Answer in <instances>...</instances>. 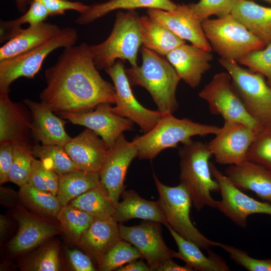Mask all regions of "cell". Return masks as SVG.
<instances>
[{"label": "cell", "mask_w": 271, "mask_h": 271, "mask_svg": "<svg viewBox=\"0 0 271 271\" xmlns=\"http://www.w3.org/2000/svg\"><path fill=\"white\" fill-rule=\"evenodd\" d=\"M45 78L39 97L54 112H86L101 103H115L114 86L101 76L86 43L64 48Z\"/></svg>", "instance_id": "1"}, {"label": "cell", "mask_w": 271, "mask_h": 271, "mask_svg": "<svg viewBox=\"0 0 271 271\" xmlns=\"http://www.w3.org/2000/svg\"><path fill=\"white\" fill-rule=\"evenodd\" d=\"M141 53L142 65L125 69L130 86L146 89L163 115L173 113L178 107L176 93L181 79L162 55L143 46Z\"/></svg>", "instance_id": "2"}, {"label": "cell", "mask_w": 271, "mask_h": 271, "mask_svg": "<svg viewBox=\"0 0 271 271\" xmlns=\"http://www.w3.org/2000/svg\"><path fill=\"white\" fill-rule=\"evenodd\" d=\"M178 154L180 184L189 192L195 208H216L211 193L219 191V186L211 174L209 160L212 155L207 144L191 139L179 148Z\"/></svg>", "instance_id": "3"}, {"label": "cell", "mask_w": 271, "mask_h": 271, "mask_svg": "<svg viewBox=\"0 0 271 271\" xmlns=\"http://www.w3.org/2000/svg\"><path fill=\"white\" fill-rule=\"evenodd\" d=\"M220 127L196 122L187 118H178L173 113L163 114L149 132L137 136L132 141L138 149L141 160H152L163 150L177 148L194 136L216 134Z\"/></svg>", "instance_id": "4"}, {"label": "cell", "mask_w": 271, "mask_h": 271, "mask_svg": "<svg viewBox=\"0 0 271 271\" xmlns=\"http://www.w3.org/2000/svg\"><path fill=\"white\" fill-rule=\"evenodd\" d=\"M139 15L135 10L118 11L113 29L103 42L90 45L98 70L106 69L118 60L137 65V56L142 44L139 27Z\"/></svg>", "instance_id": "5"}, {"label": "cell", "mask_w": 271, "mask_h": 271, "mask_svg": "<svg viewBox=\"0 0 271 271\" xmlns=\"http://www.w3.org/2000/svg\"><path fill=\"white\" fill-rule=\"evenodd\" d=\"M206 39L221 58L238 61L266 44L249 32L231 15L202 23Z\"/></svg>", "instance_id": "6"}, {"label": "cell", "mask_w": 271, "mask_h": 271, "mask_svg": "<svg viewBox=\"0 0 271 271\" xmlns=\"http://www.w3.org/2000/svg\"><path fill=\"white\" fill-rule=\"evenodd\" d=\"M218 61L250 115L262 127L271 126V86L264 76L243 68L237 61L221 58Z\"/></svg>", "instance_id": "7"}, {"label": "cell", "mask_w": 271, "mask_h": 271, "mask_svg": "<svg viewBox=\"0 0 271 271\" xmlns=\"http://www.w3.org/2000/svg\"><path fill=\"white\" fill-rule=\"evenodd\" d=\"M153 177L159 194L157 201L168 224L200 248L207 250L218 246V242L207 238L192 223L190 217L192 201L185 187L180 183L175 187L167 186L159 180L155 173Z\"/></svg>", "instance_id": "8"}, {"label": "cell", "mask_w": 271, "mask_h": 271, "mask_svg": "<svg viewBox=\"0 0 271 271\" xmlns=\"http://www.w3.org/2000/svg\"><path fill=\"white\" fill-rule=\"evenodd\" d=\"M78 39L76 29L67 27L37 47L16 57L0 61V92L10 91L11 84L18 78H33L52 52L60 48L75 45Z\"/></svg>", "instance_id": "9"}, {"label": "cell", "mask_w": 271, "mask_h": 271, "mask_svg": "<svg viewBox=\"0 0 271 271\" xmlns=\"http://www.w3.org/2000/svg\"><path fill=\"white\" fill-rule=\"evenodd\" d=\"M198 94L207 102L210 112L221 116L224 120L241 122L258 130L263 128L247 112L228 72L214 75Z\"/></svg>", "instance_id": "10"}, {"label": "cell", "mask_w": 271, "mask_h": 271, "mask_svg": "<svg viewBox=\"0 0 271 271\" xmlns=\"http://www.w3.org/2000/svg\"><path fill=\"white\" fill-rule=\"evenodd\" d=\"M104 70L111 78L115 91L116 105L112 107L113 112L138 124L144 133L150 131L163 114L158 110L145 107L138 101L126 76L122 60H117Z\"/></svg>", "instance_id": "11"}, {"label": "cell", "mask_w": 271, "mask_h": 271, "mask_svg": "<svg viewBox=\"0 0 271 271\" xmlns=\"http://www.w3.org/2000/svg\"><path fill=\"white\" fill-rule=\"evenodd\" d=\"M212 175L219 186L221 199L215 201L216 208L236 225L245 228L248 217L254 214L271 215V204L244 194L230 179L210 163Z\"/></svg>", "instance_id": "12"}, {"label": "cell", "mask_w": 271, "mask_h": 271, "mask_svg": "<svg viewBox=\"0 0 271 271\" xmlns=\"http://www.w3.org/2000/svg\"><path fill=\"white\" fill-rule=\"evenodd\" d=\"M215 137L208 144L216 163L239 165L247 160V154L259 131L244 123L224 120Z\"/></svg>", "instance_id": "13"}, {"label": "cell", "mask_w": 271, "mask_h": 271, "mask_svg": "<svg viewBox=\"0 0 271 271\" xmlns=\"http://www.w3.org/2000/svg\"><path fill=\"white\" fill-rule=\"evenodd\" d=\"M138 149L132 142L121 134L109 148L104 163L99 172L100 184L108 197L116 205L124 191V182L128 168L138 157Z\"/></svg>", "instance_id": "14"}, {"label": "cell", "mask_w": 271, "mask_h": 271, "mask_svg": "<svg viewBox=\"0 0 271 271\" xmlns=\"http://www.w3.org/2000/svg\"><path fill=\"white\" fill-rule=\"evenodd\" d=\"M122 239L133 245L142 254L152 270L169 258H176V251L169 248L163 238L160 223L150 221L126 226L119 224Z\"/></svg>", "instance_id": "15"}, {"label": "cell", "mask_w": 271, "mask_h": 271, "mask_svg": "<svg viewBox=\"0 0 271 271\" xmlns=\"http://www.w3.org/2000/svg\"><path fill=\"white\" fill-rule=\"evenodd\" d=\"M111 104H99L92 110L83 112H59L64 119L83 125L99 136L109 148L126 130H131L133 122L114 113Z\"/></svg>", "instance_id": "16"}, {"label": "cell", "mask_w": 271, "mask_h": 271, "mask_svg": "<svg viewBox=\"0 0 271 271\" xmlns=\"http://www.w3.org/2000/svg\"><path fill=\"white\" fill-rule=\"evenodd\" d=\"M147 14L182 39L212 52V49L203 29L202 22L195 15L189 5L178 4L172 11L148 9Z\"/></svg>", "instance_id": "17"}, {"label": "cell", "mask_w": 271, "mask_h": 271, "mask_svg": "<svg viewBox=\"0 0 271 271\" xmlns=\"http://www.w3.org/2000/svg\"><path fill=\"white\" fill-rule=\"evenodd\" d=\"M181 80L191 88L197 87L202 76L211 67V51L185 43L177 47L166 55Z\"/></svg>", "instance_id": "18"}, {"label": "cell", "mask_w": 271, "mask_h": 271, "mask_svg": "<svg viewBox=\"0 0 271 271\" xmlns=\"http://www.w3.org/2000/svg\"><path fill=\"white\" fill-rule=\"evenodd\" d=\"M64 148L78 169L97 173H99L109 149L105 142L88 128L72 138Z\"/></svg>", "instance_id": "19"}, {"label": "cell", "mask_w": 271, "mask_h": 271, "mask_svg": "<svg viewBox=\"0 0 271 271\" xmlns=\"http://www.w3.org/2000/svg\"><path fill=\"white\" fill-rule=\"evenodd\" d=\"M24 103L31 112L32 132L42 145L64 147L71 140L65 129L67 121L54 114L47 104L28 99Z\"/></svg>", "instance_id": "20"}, {"label": "cell", "mask_w": 271, "mask_h": 271, "mask_svg": "<svg viewBox=\"0 0 271 271\" xmlns=\"http://www.w3.org/2000/svg\"><path fill=\"white\" fill-rule=\"evenodd\" d=\"M32 116L22 105L13 102L8 92H0V144L28 143Z\"/></svg>", "instance_id": "21"}, {"label": "cell", "mask_w": 271, "mask_h": 271, "mask_svg": "<svg viewBox=\"0 0 271 271\" xmlns=\"http://www.w3.org/2000/svg\"><path fill=\"white\" fill-rule=\"evenodd\" d=\"M225 175L242 191H251L265 202L271 203V171L246 160L239 165H229Z\"/></svg>", "instance_id": "22"}, {"label": "cell", "mask_w": 271, "mask_h": 271, "mask_svg": "<svg viewBox=\"0 0 271 271\" xmlns=\"http://www.w3.org/2000/svg\"><path fill=\"white\" fill-rule=\"evenodd\" d=\"M57 25L44 22L29 26L7 41L0 48V61L28 51L56 36L61 31Z\"/></svg>", "instance_id": "23"}, {"label": "cell", "mask_w": 271, "mask_h": 271, "mask_svg": "<svg viewBox=\"0 0 271 271\" xmlns=\"http://www.w3.org/2000/svg\"><path fill=\"white\" fill-rule=\"evenodd\" d=\"M121 239L119 225L111 217L103 220L94 219L79 242L99 263L103 256Z\"/></svg>", "instance_id": "24"}, {"label": "cell", "mask_w": 271, "mask_h": 271, "mask_svg": "<svg viewBox=\"0 0 271 271\" xmlns=\"http://www.w3.org/2000/svg\"><path fill=\"white\" fill-rule=\"evenodd\" d=\"M121 195L122 200L115 205L112 215L117 222L139 218L164 225L168 224L158 201L146 200L133 190H124Z\"/></svg>", "instance_id": "25"}, {"label": "cell", "mask_w": 271, "mask_h": 271, "mask_svg": "<svg viewBox=\"0 0 271 271\" xmlns=\"http://www.w3.org/2000/svg\"><path fill=\"white\" fill-rule=\"evenodd\" d=\"M19 230L9 244L13 253L29 250L59 232V228L27 215L17 217Z\"/></svg>", "instance_id": "26"}, {"label": "cell", "mask_w": 271, "mask_h": 271, "mask_svg": "<svg viewBox=\"0 0 271 271\" xmlns=\"http://www.w3.org/2000/svg\"><path fill=\"white\" fill-rule=\"evenodd\" d=\"M178 247L176 258H179L194 270L228 271L230 268L225 261L210 248L205 256L197 245L187 240L173 230L168 224L166 225Z\"/></svg>", "instance_id": "27"}, {"label": "cell", "mask_w": 271, "mask_h": 271, "mask_svg": "<svg viewBox=\"0 0 271 271\" xmlns=\"http://www.w3.org/2000/svg\"><path fill=\"white\" fill-rule=\"evenodd\" d=\"M231 15L266 45L271 42V7L238 0Z\"/></svg>", "instance_id": "28"}, {"label": "cell", "mask_w": 271, "mask_h": 271, "mask_svg": "<svg viewBox=\"0 0 271 271\" xmlns=\"http://www.w3.org/2000/svg\"><path fill=\"white\" fill-rule=\"evenodd\" d=\"M176 4L171 0H108L106 2L89 5L83 13L80 14L75 23L78 25L90 24L115 10H135L145 8L172 11Z\"/></svg>", "instance_id": "29"}, {"label": "cell", "mask_w": 271, "mask_h": 271, "mask_svg": "<svg viewBox=\"0 0 271 271\" xmlns=\"http://www.w3.org/2000/svg\"><path fill=\"white\" fill-rule=\"evenodd\" d=\"M139 27L143 46L162 56L185 43V40L148 15L140 16Z\"/></svg>", "instance_id": "30"}, {"label": "cell", "mask_w": 271, "mask_h": 271, "mask_svg": "<svg viewBox=\"0 0 271 271\" xmlns=\"http://www.w3.org/2000/svg\"><path fill=\"white\" fill-rule=\"evenodd\" d=\"M100 184L99 173L76 170L59 175L57 197L62 206Z\"/></svg>", "instance_id": "31"}, {"label": "cell", "mask_w": 271, "mask_h": 271, "mask_svg": "<svg viewBox=\"0 0 271 271\" xmlns=\"http://www.w3.org/2000/svg\"><path fill=\"white\" fill-rule=\"evenodd\" d=\"M70 204L91 215L95 219L112 217L114 204L99 184L72 200Z\"/></svg>", "instance_id": "32"}, {"label": "cell", "mask_w": 271, "mask_h": 271, "mask_svg": "<svg viewBox=\"0 0 271 271\" xmlns=\"http://www.w3.org/2000/svg\"><path fill=\"white\" fill-rule=\"evenodd\" d=\"M47 10L40 0H34L28 10L20 17L9 21H0V42L4 43L17 34L22 29L21 26L39 24L45 21L49 16Z\"/></svg>", "instance_id": "33"}, {"label": "cell", "mask_w": 271, "mask_h": 271, "mask_svg": "<svg viewBox=\"0 0 271 271\" xmlns=\"http://www.w3.org/2000/svg\"><path fill=\"white\" fill-rule=\"evenodd\" d=\"M19 196L31 209L46 215L57 216L62 207L56 196L38 189L28 183L20 187Z\"/></svg>", "instance_id": "34"}, {"label": "cell", "mask_w": 271, "mask_h": 271, "mask_svg": "<svg viewBox=\"0 0 271 271\" xmlns=\"http://www.w3.org/2000/svg\"><path fill=\"white\" fill-rule=\"evenodd\" d=\"M33 153L46 168L54 170L59 175L78 169L64 147L36 144L33 147Z\"/></svg>", "instance_id": "35"}, {"label": "cell", "mask_w": 271, "mask_h": 271, "mask_svg": "<svg viewBox=\"0 0 271 271\" xmlns=\"http://www.w3.org/2000/svg\"><path fill=\"white\" fill-rule=\"evenodd\" d=\"M13 146V161L9 179L20 187L28 183L34 158L33 147L28 143H16Z\"/></svg>", "instance_id": "36"}, {"label": "cell", "mask_w": 271, "mask_h": 271, "mask_svg": "<svg viewBox=\"0 0 271 271\" xmlns=\"http://www.w3.org/2000/svg\"><path fill=\"white\" fill-rule=\"evenodd\" d=\"M56 217L67 234L75 241H79L95 219L90 214L70 204L62 206Z\"/></svg>", "instance_id": "37"}, {"label": "cell", "mask_w": 271, "mask_h": 271, "mask_svg": "<svg viewBox=\"0 0 271 271\" xmlns=\"http://www.w3.org/2000/svg\"><path fill=\"white\" fill-rule=\"evenodd\" d=\"M143 258L140 252L131 244L121 239L102 258L99 269L102 271L116 270L133 260Z\"/></svg>", "instance_id": "38"}, {"label": "cell", "mask_w": 271, "mask_h": 271, "mask_svg": "<svg viewBox=\"0 0 271 271\" xmlns=\"http://www.w3.org/2000/svg\"><path fill=\"white\" fill-rule=\"evenodd\" d=\"M246 158L271 171V126L263 127L257 132Z\"/></svg>", "instance_id": "39"}, {"label": "cell", "mask_w": 271, "mask_h": 271, "mask_svg": "<svg viewBox=\"0 0 271 271\" xmlns=\"http://www.w3.org/2000/svg\"><path fill=\"white\" fill-rule=\"evenodd\" d=\"M238 0H200L196 4H189L201 22L215 15L221 18L231 14Z\"/></svg>", "instance_id": "40"}, {"label": "cell", "mask_w": 271, "mask_h": 271, "mask_svg": "<svg viewBox=\"0 0 271 271\" xmlns=\"http://www.w3.org/2000/svg\"><path fill=\"white\" fill-rule=\"evenodd\" d=\"M237 62L265 77L267 82L271 86V42L264 49L252 51Z\"/></svg>", "instance_id": "41"}, {"label": "cell", "mask_w": 271, "mask_h": 271, "mask_svg": "<svg viewBox=\"0 0 271 271\" xmlns=\"http://www.w3.org/2000/svg\"><path fill=\"white\" fill-rule=\"evenodd\" d=\"M222 248L236 263L249 271H271V258L257 259L249 255L244 250L230 245L219 242Z\"/></svg>", "instance_id": "42"}, {"label": "cell", "mask_w": 271, "mask_h": 271, "mask_svg": "<svg viewBox=\"0 0 271 271\" xmlns=\"http://www.w3.org/2000/svg\"><path fill=\"white\" fill-rule=\"evenodd\" d=\"M58 246L47 244L30 261L27 268L34 271H57L60 269Z\"/></svg>", "instance_id": "43"}, {"label": "cell", "mask_w": 271, "mask_h": 271, "mask_svg": "<svg viewBox=\"0 0 271 271\" xmlns=\"http://www.w3.org/2000/svg\"><path fill=\"white\" fill-rule=\"evenodd\" d=\"M48 11L49 15L55 16L63 15L66 11L73 10L81 14L89 7L79 2L67 0H40Z\"/></svg>", "instance_id": "44"}, {"label": "cell", "mask_w": 271, "mask_h": 271, "mask_svg": "<svg viewBox=\"0 0 271 271\" xmlns=\"http://www.w3.org/2000/svg\"><path fill=\"white\" fill-rule=\"evenodd\" d=\"M13 161V146L10 144H0V182L9 181V175Z\"/></svg>", "instance_id": "45"}, {"label": "cell", "mask_w": 271, "mask_h": 271, "mask_svg": "<svg viewBox=\"0 0 271 271\" xmlns=\"http://www.w3.org/2000/svg\"><path fill=\"white\" fill-rule=\"evenodd\" d=\"M67 254L71 266L76 271L96 270L90 258L77 249L69 250Z\"/></svg>", "instance_id": "46"}, {"label": "cell", "mask_w": 271, "mask_h": 271, "mask_svg": "<svg viewBox=\"0 0 271 271\" xmlns=\"http://www.w3.org/2000/svg\"><path fill=\"white\" fill-rule=\"evenodd\" d=\"M42 166V162L40 160L36 159L34 157L32 170L27 183L38 189L49 192L44 179Z\"/></svg>", "instance_id": "47"}, {"label": "cell", "mask_w": 271, "mask_h": 271, "mask_svg": "<svg viewBox=\"0 0 271 271\" xmlns=\"http://www.w3.org/2000/svg\"><path fill=\"white\" fill-rule=\"evenodd\" d=\"M42 171L49 192L57 196L59 185V175L54 170L46 168L43 164Z\"/></svg>", "instance_id": "48"}, {"label": "cell", "mask_w": 271, "mask_h": 271, "mask_svg": "<svg viewBox=\"0 0 271 271\" xmlns=\"http://www.w3.org/2000/svg\"><path fill=\"white\" fill-rule=\"evenodd\" d=\"M157 271H193L191 267L186 264L182 266L169 258L163 262L157 268Z\"/></svg>", "instance_id": "49"}, {"label": "cell", "mask_w": 271, "mask_h": 271, "mask_svg": "<svg viewBox=\"0 0 271 271\" xmlns=\"http://www.w3.org/2000/svg\"><path fill=\"white\" fill-rule=\"evenodd\" d=\"M117 271H152L148 264L141 260H134L119 267Z\"/></svg>", "instance_id": "50"}, {"label": "cell", "mask_w": 271, "mask_h": 271, "mask_svg": "<svg viewBox=\"0 0 271 271\" xmlns=\"http://www.w3.org/2000/svg\"><path fill=\"white\" fill-rule=\"evenodd\" d=\"M34 0H15L18 11L24 14Z\"/></svg>", "instance_id": "51"}, {"label": "cell", "mask_w": 271, "mask_h": 271, "mask_svg": "<svg viewBox=\"0 0 271 271\" xmlns=\"http://www.w3.org/2000/svg\"><path fill=\"white\" fill-rule=\"evenodd\" d=\"M0 233H1V237H3L5 234V233L6 232V230L8 228V220L6 219V218L3 216H1V220H0Z\"/></svg>", "instance_id": "52"}, {"label": "cell", "mask_w": 271, "mask_h": 271, "mask_svg": "<svg viewBox=\"0 0 271 271\" xmlns=\"http://www.w3.org/2000/svg\"><path fill=\"white\" fill-rule=\"evenodd\" d=\"M249 1H252V0H249ZM265 1L266 2L268 3L270 5H271V0H263Z\"/></svg>", "instance_id": "53"}]
</instances>
